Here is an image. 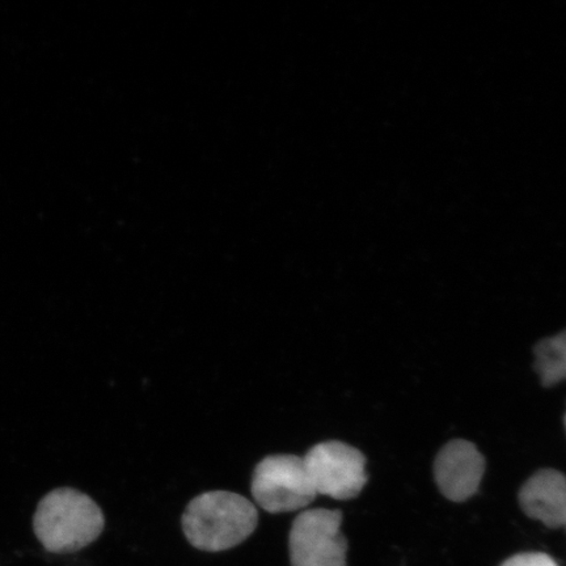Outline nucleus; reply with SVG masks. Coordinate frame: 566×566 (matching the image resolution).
Instances as JSON below:
<instances>
[{
    "mask_svg": "<svg viewBox=\"0 0 566 566\" xmlns=\"http://www.w3.org/2000/svg\"><path fill=\"white\" fill-rule=\"evenodd\" d=\"M258 523L256 506L243 495L226 491L198 495L181 518L188 542L205 552L235 548L254 533Z\"/></svg>",
    "mask_w": 566,
    "mask_h": 566,
    "instance_id": "1",
    "label": "nucleus"
},
{
    "mask_svg": "<svg viewBox=\"0 0 566 566\" xmlns=\"http://www.w3.org/2000/svg\"><path fill=\"white\" fill-rule=\"evenodd\" d=\"M104 526V515L96 502L70 488L45 495L33 520L35 536L53 554L86 548L102 535Z\"/></svg>",
    "mask_w": 566,
    "mask_h": 566,
    "instance_id": "2",
    "label": "nucleus"
},
{
    "mask_svg": "<svg viewBox=\"0 0 566 566\" xmlns=\"http://www.w3.org/2000/svg\"><path fill=\"white\" fill-rule=\"evenodd\" d=\"M251 491L254 501L272 514L301 511L317 497L304 459L292 454L261 460L253 472Z\"/></svg>",
    "mask_w": 566,
    "mask_h": 566,
    "instance_id": "3",
    "label": "nucleus"
},
{
    "mask_svg": "<svg viewBox=\"0 0 566 566\" xmlns=\"http://www.w3.org/2000/svg\"><path fill=\"white\" fill-rule=\"evenodd\" d=\"M343 513L313 509L301 513L289 536L292 566H346L348 541L342 533Z\"/></svg>",
    "mask_w": 566,
    "mask_h": 566,
    "instance_id": "4",
    "label": "nucleus"
},
{
    "mask_svg": "<svg viewBox=\"0 0 566 566\" xmlns=\"http://www.w3.org/2000/svg\"><path fill=\"white\" fill-rule=\"evenodd\" d=\"M303 459L316 494L352 500L366 485V459L350 444L338 441L318 443Z\"/></svg>",
    "mask_w": 566,
    "mask_h": 566,
    "instance_id": "5",
    "label": "nucleus"
},
{
    "mask_svg": "<svg viewBox=\"0 0 566 566\" xmlns=\"http://www.w3.org/2000/svg\"><path fill=\"white\" fill-rule=\"evenodd\" d=\"M484 471V457L475 444L463 440L446 444L434 464L438 486L455 502L469 500L478 492Z\"/></svg>",
    "mask_w": 566,
    "mask_h": 566,
    "instance_id": "6",
    "label": "nucleus"
},
{
    "mask_svg": "<svg viewBox=\"0 0 566 566\" xmlns=\"http://www.w3.org/2000/svg\"><path fill=\"white\" fill-rule=\"evenodd\" d=\"M520 502L531 518L557 528L566 526V478L555 470H543L526 481Z\"/></svg>",
    "mask_w": 566,
    "mask_h": 566,
    "instance_id": "7",
    "label": "nucleus"
},
{
    "mask_svg": "<svg viewBox=\"0 0 566 566\" xmlns=\"http://www.w3.org/2000/svg\"><path fill=\"white\" fill-rule=\"evenodd\" d=\"M536 370L543 386H554L566 380V331L537 344Z\"/></svg>",
    "mask_w": 566,
    "mask_h": 566,
    "instance_id": "8",
    "label": "nucleus"
},
{
    "mask_svg": "<svg viewBox=\"0 0 566 566\" xmlns=\"http://www.w3.org/2000/svg\"><path fill=\"white\" fill-rule=\"evenodd\" d=\"M501 566H557L548 555L544 554H521L509 558Z\"/></svg>",
    "mask_w": 566,
    "mask_h": 566,
    "instance_id": "9",
    "label": "nucleus"
},
{
    "mask_svg": "<svg viewBox=\"0 0 566 566\" xmlns=\"http://www.w3.org/2000/svg\"><path fill=\"white\" fill-rule=\"evenodd\" d=\"M565 424H566V417H565Z\"/></svg>",
    "mask_w": 566,
    "mask_h": 566,
    "instance_id": "10",
    "label": "nucleus"
}]
</instances>
